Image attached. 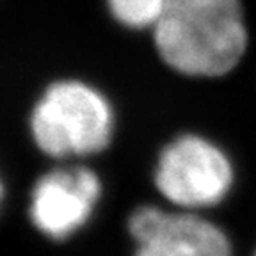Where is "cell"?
<instances>
[{"instance_id":"1","label":"cell","mask_w":256,"mask_h":256,"mask_svg":"<svg viewBox=\"0 0 256 256\" xmlns=\"http://www.w3.org/2000/svg\"><path fill=\"white\" fill-rule=\"evenodd\" d=\"M152 30L160 59L192 78L228 75L249 44L242 0H168Z\"/></svg>"},{"instance_id":"2","label":"cell","mask_w":256,"mask_h":256,"mask_svg":"<svg viewBox=\"0 0 256 256\" xmlns=\"http://www.w3.org/2000/svg\"><path fill=\"white\" fill-rule=\"evenodd\" d=\"M30 134L38 148L54 158L94 155L110 144L114 108L92 86L59 80L32 108Z\"/></svg>"},{"instance_id":"3","label":"cell","mask_w":256,"mask_h":256,"mask_svg":"<svg viewBox=\"0 0 256 256\" xmlns=\"http://www.w3.org/2000/svg\"><path fill=\"white\" fill-rule=\"evenodd\" d=\"M155 187L176 210L196 212L217 206L228 198L235 182L230 155L200 134H182L160 152Z\"/></svg>"},{"instance_id":"4","label":"cell","mask_w":256,"mask_h":256,"mask_svg":"<svg viewBox=\"0 0 256 256\" xmlns=\"http://www.w3.org/2000/svg\"><path fill=\"white\" fill-rule=\"evenodd\" d=\"M128 232L134 256H233L228 235L196 212L144 204L132 212Z\"/></svg>"},{"instance_id":"5","label":"cell","mask_w":256,"mask_h":256,"mask_svg":"<svg viewBox=\"0 0 256 256\" xmlns=\"http://www.w3.org/2000/svg\"><path fill=\"white\" fill-rule=\"evenodd\" d=\"M102 198V182L92 169H54L34 184L28 217L52 240H66L88 224Z\"/></svg>"},{"instance_id":"6","label":"cell","mask_w":256,"mask_h":256,"mask_svg":"<svg viewBox=\"0 0 256 256\" xmlns=\"http://www.w3.org/2000/svg\"><path fill=\"white\" fill-rule=\"evenodd\" d=\"M114 20L128 28H153L168 0H105Z\"/></svg>"},{"instance_id":"7","label":"cell","mask_w":256,"mask_h":256,"mask_svg":"<svg viewBox=\"0 0 256 256\" xmlns=\"http://www.w3.org/2000/svg\"><path fill=\"white\" fill-rule=\"evenodd\" d=\"M2 198H4V185L0 182V203H2Z\"/></svg>"},{"instance_id":"8","label":"cell","mask_w":256,"mask_h":256,"mask_svg":"<svg viewBox=\"0 0 256 256\" xmlns=\"http://www.w3.org/2000/svg\"><path fill=\"white\" fill-rule=\"evenodd\" d=\"M254 256H256V252H254Z\"/></svg>"}]
</instances>
